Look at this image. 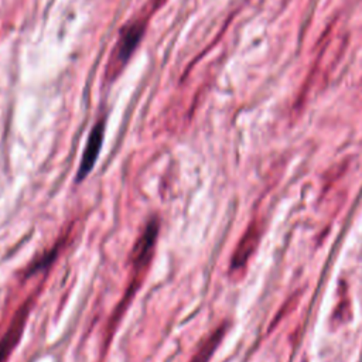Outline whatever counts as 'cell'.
<instances>
[{
	"label": "cell",
	"mask_w": 362,
	"mask_h": 362,
	"mask_svg": "<svg viewBox=\"0 0 362 362\" xmlns=\"http://www.w3.org/2000/svg\"><path fill=\"white\" fill-rule=\"evenodd\" d=\"M103 136H105V120H99L98 123L93 124L89 136H88V141L79 163V168L76 173V181L81 182L82 180H85L89 173L92 171L98 156L100 153L102 148V143H103Z\"/></svg>",
	"instance_id": "6da1fadb"
},
{
	"label": "cell",
	"mask_w": 362,
	"mask_h": 362,
	"mask_svg": "<svg viewBox=\"0 0 362 362\" xmlns=\"http://www.w3.org/2000/svg\"><path fill=\"white\" fill-rule=\"evenodd\" d=\"M143 28H144V24L137 21V23L129 24L122 31L117 45H116V49L113 52V59H112V66L116 68V72H117V68H122L127 62V59L136 49V47L143 35Z\"/></svg>",
	"instance_id": "7a4b0ae2"
},
{
	"label": "cell",
	"mask_w": 362,
	"mask_h": 362,
	"mask_svg": "<svg viewBox=\"0 0 362 362\" xmlns=\"http://www.w3.org/2000/svg\"><path fill=\"white\" fill-rule=\"evenodd\" d=\"M157 235H158V221L154 218L148 221V223L146 225L143 233L140 235V238L137 239L132 250V262L134 269L140 270L147 266L153 255Z\"/></svg>",
	"instance_id": "3957f363"
},
{
	"label": "cell",
	"mask_w": 362,
	"mask_h": 362,
	"mask_svg": "<svg viewBox=\"0 0 362 362\" xmlns=\"http://www.w3.org/2000/svg\"><path fill=\"white\" fill-rule=\"evenodd\" d=\"M28 310H30V301H25L24 305L16 313V315H14L10 327L4 332V335L0 338V362H6V359L8 358L11 351L18 344V341L23 335L24 327H25Z\"/></svg>",
	"instance_id": "277c9868"
},
{
	"label": "cell",
	"mask_w": 362,
	"mask_h": 362,
	"mask_svg": "<svg viewBox=\"0 0 362 362\" xmlns=\"http://www.w3.org/2000/svg\"><path fill=\"white\" fill-rule=\"evenodd\" d=\"M259 240H260V228L257 226V223H252L240 238L236 246V250L233 252V257L230 262L232 270L242 269L246 264V262L257 247Z\"/></svg>",
	"instance_id": "5b68a950"
},
{
	"label": "cell",
	"mask_w": 362,
	"mask_h": 362,
	"mask_svg": "<svg viewBox=\"0 0 362 362\" xmlns=\"http://www.w3.org/2000/svg\"><path fill=\"white\" fill-rule=\"evenodd\" d=\"M223 332H225V325L219 327L218 329H215L208 338L206 341L199 346L198 352L194 355V358L191 359V362H208L211 355L214 354V351L216 349L219 341L222 339L223 337Z\"/></svg>",
	"instance_id": "8992f818"
}]
</instances>
